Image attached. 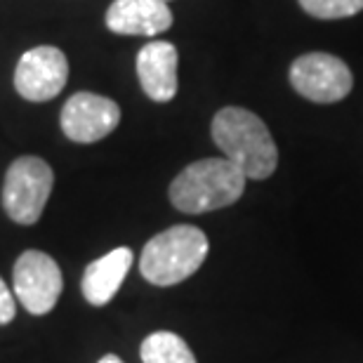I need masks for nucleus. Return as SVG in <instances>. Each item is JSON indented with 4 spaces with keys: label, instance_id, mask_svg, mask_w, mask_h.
<instances>
[{
    "label": "nucleus",
    "instance_id": "obj_1",
    "mask_svg": "<svg viewBox=\"0 0 363 363\" xmlns=\"http://www.w3.org/2000/svg\"><path fill=\"white\" fill-rule=\"evenodd\" d=\"M213 142L224 158L236 163L248 179H267L279 165V149L257 113L241 106H224L215 113Z\"/></svg>",
    "mask_w": 363,
    "mask_h": 363
},
{
    "label": "nucleus",
    "instance_id": "obj_2",
    "mask_svg": "<svg viewBox=\"0 0 363 363\" xmlns=\"http://www.w3.org/2000/svg\"><path fill=\"white\" fill-rule=\"evenodd\" d=\"M245 172L229 158H203L186 165L170 184V203L186 215H203L236 203L245 191Z\"/></svg>",
    "mask_w": 363,
    "mask_h": 363
},
{
    "label": "nucleus",
    "instance_id": "obj_3",
    "mask_svg": "<svg viewBox=\"0 0 363 363\" xmlns=\"http://www.w3.org/2000/svg\"><path fill=\"white\" fill-rule=\"evenodd\" d=\"M208 250V236L199 227L175 224V227L156 234L144 245L140 272L151 286H177L201 269Z\"/></svg>",
    "mask_w": 363,
    "mask_h": 363
},
{
    "label": "nucleus",
    "instance_id": "obj_4",
    "mask_svg": "<svg viewBox=\"0 0 363 363\" xmlns=\"http://www.w3.org/2000/svg\"><path fill=\"white\" fill-rule=\"evenodd\" d=\"M55 172L38 156H21L7 168L3 184V208L17 224L31 227L40 220L52 194Z\"/></svg>",
    "mask_w": 363,
    "mask_h": 363
},
{
    "label": "nucleus",
    "instance_id": "obj_5",
    "mask_svg": "<svg viewBox=\"0 0 363 363\" xmlns=\"http://www.w3.org/2000/svg\"><path fill=\"white\" fill-rule=\"evenodd\" d=\"M290 85L309 101L335 104L352 92L354 76L340 57L328 52H309L293 62Z\"/></svg>",
    "mask_w": 363,
    "mask_h": 363
},
{
    "label": "nucleus",
    "instance_id": "obj_6",
    "mask_svg": "<svg viewBox=\"0 0 363 363\" xmlns=\"http://www.w3.org/2000/svg\"><path fill=\"white\" fill-rule=\"evenodd\" d=\"M14 295L28 314L43 316L55 309L62 295L64 279L62 269L48 252L26 250L14 264Z\"/></svg>",
    "mask_w": 363,
    "mask_h": 363
},
{
    "label": "nucleus",
    "instance_id": "obj_7",
    "mask_svg": "<svg viewBox=\"0 0 363 363\" xmlns=\"http://www.w3.org/2000/svg\"><path fill=\"white\" fill-rule=\"evenodd\" d=\"M69 81V62L60 48L38 45L19 57L14 90L28 101H50Z\"/></svg>",
    "mask_w": 363,
    "mask_h": 363
},
{
    "label": "nucleus",
    "instance_id": "obj_8",
    "mask_svg": "<svg viewBox=\"0 0 363 363\" xmlns=\"http://www.w3.org/2000/svg\"><path fill=\"white\" fill-rule=\"evenodd\" d=\"M62 133L71 142L94 144L111 135L121 123V106L94 92H76L67 99L60 116Z\"/></svg>",
    "mask_w": 363,
    "mask_h": 363
},
{
    "label": "nucleus",
    "instance_id": "obj_9",
    "mask_svg": "<svg viewBox=\"0 0 363 363\" xmlns=\"http://www.w3.org/2000/svg\"><path fill=\"white\" fill-rule=\"evenodd\" d=\"M172 26V12L163 0H113L106 10V28L118 35H158Z\"/></svg>",
    "mask_w": 363,
    "mask_h": 363
},
{
    "label": "nucleus",
    "instance_id": "obj_10",
    "mask_svg": "<svg viewBox=\"0 0 363 363\" xmlns=\"http://www.w3.org/2000/svg\"><path fill=\"white\" fill-rule=\"evenodd\" d=\"M177 48L172 43H147L137 55V78L154 101H170L177 94Z\"/></svg>",
    "mask_w": 363,
    "mask_h": 363
},
{
    "label": "nucleus",
    "instance_id": "obj_11",
    "mask_svg": "<svg viewBox=\"0 0 363 363\" xmlns=\"http://www.w3.org/2000/svg\"><path fill=\"white\" fill-rule=\"evenodd\" d=\"M130 267H133V250L130 248H113L104 257L94 259L85 267L81 281L83 297L92 307H104L121 290Z\"/></svg>",
    "mask_w": 363,
    "mask_h": 363
},
{
    "label": "nucleus",
    "instance_id": "obj_12",
    "mask_svg": "<svg viewBox=\"0 0 363 363\" xmlns=\"http://www.w3.org/2000/svg\"><path fill=\"white\" fill-rule=\"evenodd\" d=\"M140 357L142 363H196L189 345L170 330H158L144 337Z\"/></svg>",
    "mask_w": 363,
    "mask_h": 363
},
{
    "label": "nucleus",
    "instance_id": "obj_13",
    "mask_svg": "<svg viewBox=\"0 0 363 363\" xmlns=\"http://www.w3.org/2000/svg\"><path fill=\"white\" fill-rule=\"evenodd\" d=\"M297 3L316 19H345L363 10V0H297Z\"/></svg>",
    "mask_w": 363,
    "mask_h": 363
},
{
    "label": "nucleus",
    "instance_id": "obj_14",
    "mask_svg": "<svg viewBox=\"0 0 363 363\" xmlns=\"http://www.w3.org/2000/svg\"><path fill=\"white\" fill-rule=\"evenodd\" d=\"M14 314H17V304H14L12 290L5 286V281L0 279V325L10 323Z\"/></svg>",
    "mask_w": 363,
    "mask_h": 363
},
{
    "label": "nucleus",
    "instance_id": "obj_15",
    "mask_svg": "<svg viewBox=\"0 0 363 363\" xmlns=\"http://www.w3.org/2000/svg\"><path fill=\"white\" fill-rule=\"evenodd\" d=\"M97 363H125V361L118 359V357H116V354H106V357H101Z\"/></svg>",
    "mask_w": 363,
    "mask_h": 363
},
{
    "label": "nucleus",
    "instance_id": "obj_16",
    "mask_svg": "<svg viewBox=\"0 0 363 363\" xmlns=\"http://www.w3.org/2000/svg\"><path fill=\"white\" fill-rule=\"evenodd\" d=\"M163 3H168V0H163Z\"/></svg>",
    "mask_w": 363,
    "mask_h": 363
}]
</instances>
